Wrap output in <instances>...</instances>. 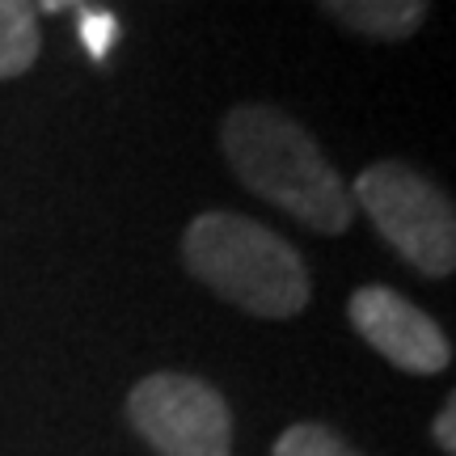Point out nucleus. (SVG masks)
I'll return each instance as SVG.
<instances>
[{
  "instance_id": "nucleus-4",
  "label": "nucleus",
  "mask_w": 456,
  "mask_h": 456,
  "mask_svg": "<svg viewBox=\"0 0 456 456\" xmlns=\"http://www.w3.org/2000/svg\"><path fill=\"white\" fill-rule=\"evenodd\" d=\"M127 419L157 456H232V410L199 376H144L127 397Z\"/></svg>"
},
{
  "instance_id": "nucleus-10",
  "label": "nucleus",
  "mask_w": 456,
  "mask_h": 456,
  "mask_svg": "<svg viewBox=\"0 0 456 456\" xmlns=\"http://www.w3.org/2000/svg\"><path fill=\"white\" fill-rule=\"evenodd\" d=\"M452 423H456V397H448V402H444V410H440V419H436V444H440L444 452H456Z\"/></svg>"
},
{
  "instance_id": "nucleus-9",
  "label": "nucleus",
  "mask_w": 456,
  "mask_h": 456,
  "mask_svg": "<svg viewBox=\"0 0 456 456\" xmlns=\"http://www.w3.org/2000/svg\"><path fill=\"white\" fill-rule=\"evenodd\" d=\"M81 38L89 55L94 60H106L114 47V38H118V21L114 13H98V9H81Z\"/></svg>"
},
{
  "instance_id": "nucleus-1",
  "label": "nucleus",
  "mask_w": 456,
  "mask_h": 456,
  "mask_svg": "<svg viewBox=\"0 0 456 456\" xmlns=\"http://www.w3.org/2000/svg\"><path fill=\"white\" fill-rule=\"evenodd\" d=\"M224 157L232 174L262 195L266 203L283 208L300 224L317 232H346L355 220V199L322 157V148L296 118L275 106H237L224 118Z\"/></svg>"
},
{
  "instance_id": "nucleus-5",
  "label": "nucleus",
  "mask_w": 456,
  "mask_h": 456,
  "mask_svg": "<svg viewBox=\"0 0 456 456\" xmlns=\"http://www.w3.org/2000/svg\"><path fill=\"white\" fill-rule=\"evenodd\" d=\"M346 317L359 330V338L376 346L402 372L436 376L452 363V342L444 338L436 317H427L419 305H410L393 288H380V283L359 288L346 305Z\"/></svg>"
},
{
  "instance_id": "nucleus-8",
  "label": "nucleus",
  "mask_w": 456,
  "mask_h": 456,
  "mask_svg": "<svg viewBox=\"0 0 456 456\" xmlns=\"http://www.w3.org/2000/svg\"><path fill=\"white\" fill-rule=\"evenodd\" d=\"M271 456H359L346 440H338L330 427L322 423H296L279 436Z\"/></svg>"
},
{
  "instance_id": "nucleus-6",
  "label": "nucleus",
  "mask_w": 456,
  "mask_h": 456,
  "mask_svg": "<svg viewBox=\"0 0 456 456\" xmlns=\"http://www.w3.org/2000/svg\"><path fill=\"white\" fill-rule=\"evenodd\" d=\"M322 4L346 30L385 38V43L410 38L427 17V0H322Z\"/></svg>"
},
{
  "instance_id": "nucleus-3",
  "label": "nucleus",
  "mask_w": 456,
  "mask_h": 456,
  "mask_svg": "<svg viewBox=\"0 0 456 456\" xmlns=\"http://www.w3.org/2000/svg\"><path fill=\"white\" fill-rule=\"evenodd\" d=\"M351 195L414 271L431 279H448L456 271L452 199L427 174L402 161H376L355 178Z\"/></svg>"
},
{
  "instance_id": "nucleus-11",
  "label": "nucleus",
  "mask_w": 456,
  "mask_h": 456,
  "mask_svg": "<svg viewBox=\"0 0 456 456\" xmlns=\"http://www.w3.org/2000/svg\"><path fill=\"white\" fill-rule=\"evenodd\" d=\"M38 9H47V13H64V9H81L85 0H34Z\"/></svg>"
},
{
  "instance_id": "nucleus-2",
  "label": "nucleus",
  "mask_w": 456,
  "mask_h": 456,
  "mask_svg": "<svg viewBox=\"0 0 456 456\" xmlns=\"http://www.w3.org/2000/svg\"><path fill=\"white\" fill-rule=\"evenodd\" d=\"M182 258L199 283L254 317H296L313 296L305 258L249 216H195L182 237Z\"/></svg>"
},
{
  "instance_id": "nucleus-7",
  "label": "nucleus",
  "mask_w": 456,
  "mask_h": 456,
  "mask_svg": "<svg viewBox=\"0 0 456 456\" xmlns=\"http://www.w3.org/2000/svg\"><path fill=\"white\" fill-rule=\"evenodd\" d=\"M38 17L34 0H0V81L21 77L38 60Z\"/></svg>"
}]
</instances>
